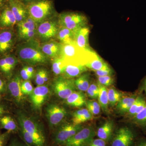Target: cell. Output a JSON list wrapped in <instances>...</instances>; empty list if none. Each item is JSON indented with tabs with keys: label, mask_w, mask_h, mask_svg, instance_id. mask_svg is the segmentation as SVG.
<instances>
[{
	"label": "cell",
	"mask_w": 146,
	"mask_h": 146,
	"mask_svg": "<svg viewBox=\"0 0 146 146\" xmlns=\"http://www.w3.org/2000/svg\"><path fill=\"white\" fill-rule=\"evenodd\" d=\"M15 55L19 61L33 66L46 65L51 61L42 52L40 43L36 39L18 43Z\"/></svg>",
	"instance_id": "6da1fadb"
},
{
	"label": "cell",
	"mask_w": 146,
	"mask_h": 146,
	"mask_svg": "<svg viewBox=\"0 0 146 146\" xmlns=\"http://www.w3.org/2000/svg\"><path fill=\"white\" fill-rule=\"evenodd\" d=\"M24 3L27 6L29 16L37 25L58 15L52 0H30Z\"/></svg>",
	"instance_id": "7a4b0ae2"
},
{
	"label": "cell",
	"mask_w": 146,
	"mask_h": 146,
	"mask_svg": "<svg viewBox=\"0 0 146 146\" xmlns=\"http://www.w3.org/2000/svg\"><path fill=\"white\" fill-rule=\"evenodd\" d=\"M62 45L60 58L66 65L78 64L85 65L96 53L94 50H89L82 48L76 43Z\"/></svg>",
	"instance_id": "3957f363"
},
{
	"label": "cell",
	"mask_w": 146,
	"mask_h": 146,
	"mask_svg": "<svg viewBox=\"0 0 146 146\" xmlns=\"http://www.w3.org/2000/svg\"><path fill=\"white\" fill-rule=\"evenodd\" d=\"M17 117L19 128L27 131L39 146H46V135L42 126L32 117L21 111H18Z\"/></svg>",
	"instance_id": "277c9868"
},
{
	"label": "cell",
	"mask_w": 146,
	"mask_h": 146,
	"mask_svg": "<svg viewBox=\"0 0 146 146\" xmlns=\"http://www.w3.org/2000/svg\"><path fill=\"white\" fill-rule=\"evenodd\" d=\"M58 20L60 27L75 32L88 25V18L83 13L76 11H67L59 13Z\"/></svg>",
	"instance_id": "5b68a950"
},
{
	"label": "cell",
	"mask_w": 146,
	"mask_h": 146,
	"mask_svg": "<svg viewBox=\"0 0 146 146\" xmlns=\"http://www.w3.org/2000/svg\"><path fill=\"white\" fill-rule=\"evenodd\" d=\"M58 16L37 24L36 39L40 43L56 39L60 27Z\"/></svg>",
	"instance_id": "8992f818"
},
{
	"label": "cell",
	"mask_w": 146,
	"mask_h": 146,
	"mask_svg": "<svg viewBox=\"0 0 146 146\" xmlns=\"http://www.w3.org/2000/svg\"><path fill=\"white\" fill-rule=\"evenodd\" d=\"M37 25L29 16L25 21L17 23L16 30L17 42L22 43L36 39Z\"/></svg>",
	"instance_id": "52a82bcc"
},
{
	"label": "cell",
	"mask_w": 146,
	"mask_h": 146,
	"mask_svg": "<svg viewBox=\"0 0 146 146\" xmlns=\"http://www.w3.org/2000/svg\"><path fill=\"white\" fill-rule=\"evenodd\" d=\"M84 127L82 125L66 124L60 126L53 135L55 144L63 146L66 141L72 137Z\"/></svg>",
	"instance_id": "ba28073f"
},
{
	"label": "cell",
	"mask_w": 146,
	"mask_h": 146,
	"mask_svg": "<svg viewBox=\"0 0 146 146\" xmlns=\"http://www.w3.org/2000/svg\"><path fill=\"white\" fill-rule=\"evenodd\" d=\"M17 42L16 31L13 28L0 29V57L10 54Z\"/></svg>",
	"instance_id": "9c48e42d"
},
{
	"label": "cell",
	"mask_w": 146,
	"mask_h": 146,
	"mask_svg": "<svg viewBox=\"0 0 146 146\" xmlns=\"http://www.w3.org/2000/svg\"><path fill=\"white\" fill-rule=\"evenodd\" d=\"M75 79L65 78L61 76H57L53 83V88L55 93L60 98L66 99L75 91Z\"/></svg>",
	"instance_id": "30bf717a"
},
{
	"label": "cell",
	"mask_w": 146,
	"mask_h": 146,
	"mask_svg": "<svg viewBox=\"0 0 146 146\" xmlns=\"http://www.w3.org/2000/svg\"><path fill=\"white\" fill-rule=\"evenodd\" d=\"M96 135V131L91 126L84 127L66 141L63 146H87Z\"/></svg>",
	"instance_id": "8fae6325"
},
{
	"label": "cell",
	"mask_w": 146,
	"mask_h": 146,
	"mask_svg": "<svg viewBox=\"0 0 146 146\" xmlns=\"http://www.w3.org/2000/svg\"><path fill=\"white\" fill-rule=\"evenodd\" d=\"M22 79L20 74L16 73L7 82L6 92L17 104L21 103L23 100V94L21 89Z\"/></svg>",
	"instance_id": "7c38bea8"
},
{
	"label": "cell",
	"mask_w": 146,
	"mask_h": 146,
	"mask_svg": "<svg viewBox=\"0 0 146 146\" xmlns=\"http://www.w3.org/2000/svg\"><path fill=\"white\" fill-rule=\"evenodd\" d=\"M135 136L133 131L127 127L119 128L114 133L110 146H132Z\"/></svg>",
	"instance_id": "4fadbf2b"
},
{
	"label": "cell",
	"mask_w": 146,
	"mask_h": 146,
	"mask_svg": "<svg viewBox=\"0 0 146 146\" xmlns=\"http://www.w3.org/2000/svg\"><path fill=\"white\" fill-rule=\"evenodd\" d=\"M19 60L15 54H9L0 57V73L7 80L13 75V72Z\"/></svg>",
	"instance_id": "5bb4252c"
},
{
	"label": "cell",
	"mask_w": 146,
	"mask_h": 146,
	"mask_svg": "<svg viewBox=\"0 0 146 146\" xmlns=\"http://www.w3.org/2000/svg\"><path fill=\"white\" fill-rule=\"evenodd\" d=\"M46 116L50 125H58L65 118L67 114L63 108L55 104H50L46 107Z\"/></svg>",
	"instance_id": "9a60e30c"
},
{
	"label": "cell",
	"mask_w": 146,
	"mask_h": 146,
	"mask_svg": "<svg viewBox=\"0 0 146 146\" xmlns=\"http://www.w3.org/2000/svg\"><path fill=\"white\" fill-rule=\"evenodd\" d=\"M62 44L55 39L40 43L42 52L51 60L60 57L62 52Z\"/></svg>",
	"instance_id": "2e32d148"
},
{
	"label": "cell",
	"mask_w": 146,
	"mask_h": 146,
	"mask_svg": "<svg viewBox=\"0 0 146 146\" xmlns=\"http://www.w3.org/2000/svg\"><path fill=\"white\" fill-rule=\"evenodd\" d=\"M49 92L47 85L37 86L34 88L32 93L30 95L31 100L33 106L36 109H39L44 103Z\"/></svg>",
	"instance_id": "e0dca14e"
},
{
	"label": "cell",
	"mask_w": 146,
	"mask_h": 146,
	"mask_svg": "<svg viewBox=\"0 0 146 146\" xmlns=\"http://www.w3.org/2000/svg\"><path fill=\"white\" fill-rule=\"evenodd\" d=\"M8 3L16 18L17 23L28 18V11L24 2L21 0H9Z\"/></svg>",
	"instance_id": "ac0fdd59"
},
{
	"label": "cell",
	"mask_w": 146,
	"mask_h": 146,
	"mask_svg": "<svg viewBox=\"0 0 146 146\" xmlns=\"http://www.w3.org/2000/svg\"><path fill=\"white\" fill-rule=\"evenodd\" d=\"M90 33V28L88 25L79 29L75 32V42L76 44L84 49L89 50H93L89 44Z\"/></svg>",
	"instance_id": "d6986e66"
},
{
	"label": "cell",
	"mask_w": 146,
	"mask_h": 146,
	"mask_svg": "<svg viewBox=\"0 0 146 146\" xmlns=\"http://www.w3.org/2000/svg\"><path fill=\"white\" fill-rule=\"evenodd\" d=\"M115 132L114 122L112 120H108L98 128L96 135L98 138L108 143L111 142Z\"/></svg>",
	"instance_id": "ffe728a7"
},
{
	"label": "cell",
	"mask_w": 146,
	"mask_h": 146,
	"mask_svg": "<svg viewBox=\"0 0 146 146\" xmlns=\"http://www.w3.org/2000/svg\"><path fill=\"white\" fill-rule=\"evenodd\" d=\"M17 24L16 18L7 3L0 14V29L13 28Z\"/></svg>",
	"instance_id": "44dd1931"
},
{
	"label": "cell",
	"mask_w": 146,
	"mask_h": 146,
	"mask_svg": "<svg viewBox=\"0 0 146 146\" xmlns=\"http://www.w3.org/2000/svg\"><path fill=\"white\" fill-rule=\"evenodd\" d=\"M88 70L85 65L78 64H68L61 76L68 79H75L81 76Z\"/></svg>",
	"instance_id": "7402d4cb"
},
{
	"label": "cell",
	"mask_w": 146,
	"mask_h": 146,
	"mask_svg": "<svg viewBox=\"0 0 146 146\" xmlns=\"http://www.w3.org/2000/svg\"><path fill=\"white\" fill-rule=\"evenodd\" d=\"M55 40L62 44L75 43L74 33L70 29L60 27Z\"/></svg>",
	"instance_id": "603a6c76"
},
{
	"label": "cell",
	"mask_w": 146,
	"mask_h": 146,
	"mask_svg": "<svg viewBox=\"0 0 146 146\" xmlns=\"http://www.w3.org/2000/svg\"><path fill=\"white\" fill-rule=\"evenodd\" d=\"M138 95L136 94H133L128 96L122 98L117 104L116 106L117 112L121 115H126L136 100Z\"/></svg>",
	"instance_id": "cb8c5ba5"
},
{
	"label": "cell",
	"mask_w": 146,
	"mask_h": 146,
	"mask_svg": "<svg viewBox=\"0 0 146 146\" xmlns=\"http://www.w3.org/2000/svg\"><path fill=\"white\" fill-rule=\"evenodd\" d=\"M94 116L87 108H82L75 111L72 114V123L81 125V123L92 120Z\"/></svg>",
	"instance_id": "d4e9b609"
},
{
	"label": "cell",
	"mask_w": 146,
	"mask_h": 146,
	"mask_svg": "<svg viewBox=\"0 0 146 146\" xmlns=\"http://www.w3.org/2000/svg\"><path fill=\"white\" fill-rule=\"evenodd\" d=\"M65 102L68 105L75 107H80L86 104V99L82 92L74 91L68 98L65 99Z\"/></svg>",
	"instance_id": "484cf974"
},
{
	"label": "cell",
	"mask_w": 146,
	"mask_h": 146,
	"mask_svg": "<svg viewBox=\"0 0 146 146\" xmlns=\"http://www.w3.org/2000/svg\"><path fill=\"white\" fill-rule=\"evenodd\" d=\"M16 121L9 115H3L0 117V128L11 132H16L19 129Z\"/></svg>",
	"instance_id": "4316f807"
},
{
	"label": "cell",
	"mask_w": 146,
	"mask_h": 146,
	"mask_svg": "<svg viewBox=\"0 0 146 146\" xmlns=\"http://www.w3.org/2000/svg\"><path fill=\"white\" fill-rule=\"evenodd\" d=\"M99 91L98 103L101 108L104 112L108 113L109 112V102H108V89L106 86H103L98 84Z\"/></svg>",
	"instance_id": "83f0119b"
},
{
	"label": "cell",
	"mask_w": 146,
	"mask_h": 146,
	"mask_svg": "<svg viewBox=\"0 0 146 146\" xmlns=\"http://www.w3.org/2000/svg\"><path fill=\"white\" fill-rule=\"evenodd\" d=\"M75 84L76 89L81 91H86L91 84V77L89 73L85 72L75 79Z\"/></svg>",
	"instance_id": "f1b7e54d"
},
{
	"label": "cell",
	"mask_w": 146,
	"mask_h": 146,
	"mask_svg": "<svg viewBox=\"0 0 146 146\" xmlns=\"http://www.w3.org/2000/svg\"><path fill=\"white\" fill-rule=\"evenodd\" d=\"M107 63L96 52L85 66L88 70L96 72L100 70Z\"/></svg>",
	"instance_id": "f546056e"
},
{
	"label": "cell",
	"mask_w": 146,
	"mask_h": 146,
	"mask_svg": "<svg viewBox=\"0 0 146 146\" xmlns=\"http://www.w3.org/2000/svg\"><path fill=\"white\" fill-rule=\"evenodd\" d=\"M131 123L142 130H146V105L143 110L130 119Z\"/></svg>",
	"instance_id": "4dcf8cb0"
},
{
	"label": "cell",
	"mask_w": 146,
	"mask_h": 146,
	"mask_svg": "<svg viewBox=\"0 0 146 146\" xmlns=\"http://www.w3.org/2000/svg\"><path fill=\"white\" fill-rule=\"evenodd\" d=\"M52 70L55 75L59 76L63 74L66 65L64 60L60 57L51 60Z\"/></svg>",
	"instance_id": "1f68e13d"
},
{
	"label": "cell",
	"mask_w": 146,
	"mask_h": 146,
	"mask_svg": "<svg viewBox=\"0 0 146 146\" xmlns=\"http://www.w3.org/2000/svg\"><path fill=\"white\" fill-rule=\"evenodd\" d=\"M108 102L110 106H115L122 98V94L114 87L108 89Z\"/></svg>",
	"instance_id": "d6a6232c"
},
{
	"label": "cell",
	"mask_w": 146,
	"mask_h": 146,
	"mask_svg": "<svg viewBox=\"0 0 146 146\" xmlns=\"http://www.w3.org/2000/svg\"><path fill=\"white\" fill-rule=\"evenodd\" d=\"M85 105L87 109L94 116L100 114L101 108L98 102L94 100H87Z\"/></svg>",
	"instance_id": "836d02e7"
},
{
	"label": "cell",
	"mask_w": 146,
	"mask_h": 146,
	"mask_svg": "<svg viewBox=\"0 0 146 146\" xmlns=\"http://www.w3.org/2000/svg\"><path fill=\"white\" fill-rule=\"evenodd\" d=\"M99 89L98 84V82H94L91 84L89 89L87 90V95L89 98L92 99L96 100L98 99V97Z\"/></svg>",
	"instance_id": "e575fe53"
},
{
	"label": "cell",
	"mask_w": 146,
	"mask_h": 146,
	"mask_svg": "<svg viewBox=\"0 0 146 146\" xmlns=\"http://www.w3.org/2000/svg\"><path fill=\"white\" fill-rule=\"evenodd\" d=\"M21 89L23 95H30L32 93L34 88L30 80H23L21 83Z\"/></svg>",
	"instance_id": "d590c367"
},
{
	"label": "cell",
	"mask_w": 146,
	"mask_h": 146,
	"mask_svg": "<svg viewBox=\"0 0 146 146\" xmlns=\"http://www.w3.org/2000/svg\"><path fill=\"white\" fill-rule=\"evenodd\" d=\"M114 81L113 76L98 77V83L106 87L112 85L114 84Z\"/></svg>",
	"instance_id": "8d00e7d4"
},
{
	"label": "cell",
	"mask_w": 146,
	"mask_h": 146,
	"mask_svg": "<svg viewBox=\"0 0 146 146\" xmlns=\"http://www.w3.org/2000/svg\"><path fill=\"white\" fill-rule=\"evenodd\" d=\"M95 74L97 76H112L114 74V71L113 69L107 63L104 67L100 70L96 71Z\"/></svg>",
	"instance_id": "74e56055"
},
{
	"label": "cell",
	"mask_w": 146,
	"mask_h": 146,
	"mask_svg": "<svg viewBox=\"0 0 146 146\" xmlns=\"http://www.w3.org/2000/svg\"><path fill=\"white\" fill-rule=\"evenodd\" d=\"M140 94H138L136 98V100L131 106L130 109L128 111L127 114H126L128 117L131 119L136 115V111H137V108H138L139 103H140Z\"/></svg>",
	"instance_id": "f35d334b"
},
{
	"label": "cell",
	"mask_w": 146,
	"mask_h": 146,
	"mask_svg": "<svg viewBox=\"0 0 146 146\" xmlns=\"http://www.w3.org/2000/svg\"><path fill=\"white\" fill-rule=\"evenodd\" d=\"M44 68H40L35 72L34 76L35 82L37 86L44 85L45 84L44 80Z\"/></svg>",
	"instance_id": "ab89813d"
},
{
	"label": "cell",
	"mask_w": 146,
	"mask_h": 146,
	"mask_svg": "<svg viewBox=\"0 0 146 146\" xmlns=\"http://www.w3.org/2000/svg\"><path fill=\"white\" fill-rule=\"evenodd\" d=\"M11 132L9 131H6L0 135V146H7L10 139Z\"/></svg>",
	"instance_id": "60d3db41"
},
{
	"label": "cell",
	"mask_w": 146,
	"mask_h": 146,
	"mask_svg": "<svg viewBox=\"0 0 146 146\" xmlns=\"http://www.w3.org/2000/svg\"><path fill=\"white\" fill-rule=\"evenodd\" d=\"M108 143L99 138L94 139L87 146H108Z\"/></svg>",
	"instance_id": "b9f144b4"
},
{
	"label": "cell",
	"mask_w": 146,
	"mask_h": 146,
	"mask_svg": "<svg viewBox=\"0 0 146 146\" xmlns=\"http://www.w3.org/2000/svg\"><path fill=\"white\" fill-rule=\"evenodd\" d=\"M7 146H30L27 144L23 143L17 138H13L10 140Z\"/></svg>",
	"instance_id": "7bdbcfd3"
},
{
	"label": "cell",
	"mask_w": 146,
	"mask_h": 146,
	"mask_svg": "<svg viewBox=\"0 0 146 146\" xmlns=\"http://www.w3.org/2000/svg\"><path fill=\"white\" fill-rule=\"evenodd\" d=\"M19 74H20L21 78L23 80H30L31 79V78L27 72L25 66H24L21 69Z\"/></svg>",
	"instance_id": "ee69618b"
},
{
	"label": "cell",
	"mask_w": 146,
	"mask_h": 146,
	"mask_svg": "<svg viewBox=\"0 0 146 146\" xmlns=\"http://www.w3.org/2000/svg\"><path fill=\"white\" fill-rule=\"evenodd\" d=\"M7 82L0 76V94L6 91Z\"/></svg>",
	"instance_id": "f6af8a7d"
},
{
	"label": "cell",
	"mask_w": 146,
	"mask_h": 146,
	"mask_svg": "<svg viewBox=\"0 0 146 146\" xmlns=\"http://www.w3.org/2000/svg\"><path fill=\"white\" fill-rule=\"evenodd\" d=\"M25 66L26 68L27 72L29 75L31 77V78H33L35 74V72L33 66L31 65H28Z\"/></svg>",
	"instance_id": "bcb514c9"
},
{
	"label": "cell",
	"mask_w": 146,
	"mask_h": 146,
	"mask_svg": "<svg viewBox=\"0 0 146 146\" xmlns=\"http://www.w3.org/2000/svg\"><path fill=\"white\" fill-rule=\"evenodd\" d=\"M8 111L6 109L5 106L3 105L0 104V117L3 115L7 114Z\"/></svg>",
	"instance_id": "7dc6e473"
},
{
	"label": "cell",
	"mask_w": 146,
	"mask_h": 146,
	"mask_svg": "<svg viewBox=\"0 0 146 146\" xmlns=\"http://www.w3.org/2000/svg\"><path fill=\"white\" fill-rule=\"evenodd\" d=\"M9 0H0V14L5 6L8 3Z\"/></svg>",
	"instance_id": "c3c4849f"
},
{
	"label": "cell",
	"mask_w": 146,
	"mask_h": 146,
	"mask_svg": "<svg viewBox=\"0 0 146 146\" xmlns=\"http://www.w3.org/2000/svg\"><path fill=\"white\" fill-rule=\"evenodd\" d=\"M141 91H144L146 97V76L143 79L141 83Z\"/></svg>",
	"instance_id": "681fc988"
},
{
	"label": "cell",
	"mask_w": 146,
	"mask_h": 146,
	"mask_svg": "<svg viewBox=\"0 0 146 146\" xmlns=\"http://www.w3.org/2000/svg\"><path fill=\"white\" fill-rule=\"evenodd\" d=\"M49 79V74L48 72L46 69H44V80L45 83H46Z\"/></svg>",
	"instance_id": "f907efd6"
},
{
	"label": "cell",
	"mask_w": 146,
	"mask_h": 146,
	"mask_svg": "<svg viewBox=\"0 0 146 146\" xmlns=\"http://www.w3.org/2000/svg\"><path fill=\"white\" fill-rule=\"evenodd\" d=\"M136 146H146V139H143L139 141Z\"/></svg>",
	"instance_id": "816d5d0a"
},
{
	"label": "cell",
	"mask_w": 146,
	"mask_h": 146,
	"mask_svg": "<svg viewBox=\"0 0 146 146\" xmlns=\"http://www.w3.org/2000/svg\"><path fill=\"white\" fill-rule=\"evenodd\" d=\"M21 1L24 2H25L28 1H30V0H21Z\"/></svg>",
	"instance_id": "f5cc1de1"
},
{
	"label": "cell",
	"mask_w": 146,
	"mask_h": 146,
	"mask_svg": "<svg viewBox=\"0 0 146 146\" xmlns=\"http://www.w3.org/2000/svg\"><path fill=\"white\" fill-rule=\"evenodd\" d=\"M1 94H0V100H1Z\"/></svg>",
	"instance_id": "db71d44e"
},
{
	"label": "cell",
	"mask_w": 146,
	"mask_h": 146,
	"mask_svg": "<svg viewBox=\"0 0 146 146\" xmlns=\"http://www.w3.org/2000/svg\"><path fill=\"white\" fill-rule=\"evenodd\" d=\"M1 132H0V135H1Z\"/></svg>",
	"instance_id": "11a10c76"
}]
</instances>
